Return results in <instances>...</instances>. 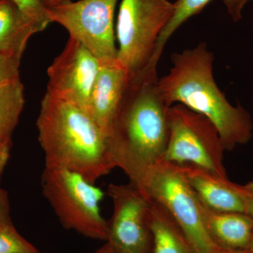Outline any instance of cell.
Returning <instances> with one entry per match:
<instances>
[{"label":"cell","mask_w":253,"mask_h":253,"mask_svg":"<svg viewBox=\"0 0 253 253\" xmlns=\"http://www.w3.org/2000/svg\"><path fill=\"white\" fill-rule=\"evenodd\" d=\"M174 11L169 0H122L118 11L117 61L129 77L149 66L158 38Z\"/></svg>","instance_id":"6"},{"label":"cell","mask_w":253,"mask_h":253,"mask_svg":"<svg viewBox=\"0 0 253 253\" xmlns=\"http://www.w3.org/2000/svg\"><path fill=\"white\" fill-rule=\"evenodd\" d=\"M167 116L169 137L163 159L179 166L191 164L227 177L223 162L225 149L214 124L179 104L168 108Z\"/></svg>","instance_id":"7"},{"label":"cell","mask_w":253,"mask_h":253,"mask_svg":"<svg viewBox=\"0 0 253 253\" xmlns=\"http://www.w3.org/2000/svg\"><path fill=\"white\" fill-rule=\"evenodd\" d=\"M10 154H4L0 151V181H1V175L4 172L5 166L9 160Z\"/></svg>","instance_id":"23"},{"label":"cell","mask_w":253,"mask_h":253,"mask_svg":"<svg viewBox=\"0 0 253 253\" xmlns=\"http://www.w3.org/2000/svg\"><path fill=\"white\" fill-rule=\"evenodd\" d=\"M181 166L201 204L218 212L245 213L238 184L191 164Z\"/></svg>","instance_id":"12"},{"label":"cell","mask_w":253,"mask_h":253,"mask_svg":"<svg viewBox=\"0 0 253 253\" xmlns=\"http://www.w3.org/2000/svg\"><path fill=\"white\" fill-rule=\"evenodd\" d=\"M94 253H116L113 251L112 247L109 243L106 242V244L103 246L102 247L100 248L97 251H96Z\"/></svg>","instance_id":"24"},{"label":"cell","mask_w":253,"mask_h":253,"mask_svg":"<svg viewBox=\"0 0 253 253\" xmlns=\"http://www.w3.org/2000/svg\"><path fill=\"white\" fill-rule=\"evenodd\" d=\"M250 252L253 253V235L252 237V240H251V244H250L249 249L248 250Z\"/></svg>","instance_id":"27"},{"label":"cell","mask_w":253,"mask_h":253,"mask_svg":"<svg viewBox=\"0 0 253 253\" xmlns=\"http://www.w3.org/2000/svg\"><path fill=\"white\" fill-rule=\"evenodd\" d=\"M129 81V73L117 60L101 63L86 112L109 136L112 133L113 122Z\"/></svg>","instance_id":"11"},{"label":"cell","mask_w":253,"mask_h":253,"mask_svg":"<svg viewBox=\"0 0 253 253\" xmlns=\"http://www.w3.org/2000/svg\"><path fill=\"white\" fill-rule=\"evenodd\" d=\"M101 66V61L87 48L70 38L48 68L46 92L74 103L86 112Z\"/></svg>","instance_id":"10"},{"label":"cell","mask_w":253,"mask_h":253,"mask_svg":"<svg viewBox=\"0 0 253 253\" xmlns=\"http://www.w3.org/2000/svg\"><path fill=\"white\" fill-rule=\"evenodd\" d=\"M42 1L47 7H50V6H54V5L63 2L66 0H42Z\"/></svg>","instance_id":"25"},{"label":"cell","mask_w":253,"mask_h":253,"mask_svg":"<svg viewBox=\"0 0 253 253\" xmlns=\"http://www.w3.org/2000/svg\"><path fill=\"white\" fill-rule=\"evenodd\" d=\"M240 194L242 196L245 206V213L253 219V181L240 185L238 184Z\"/></svg>","instance_id":"21"},{"label":"cell","mask_w":253,"mask_h":253,"mask_svg":"<svg viewBox=\"0 0 253 253\" xmlns=\"http://www.w3.org/2000/svg\"><path fill=\"white\" fill-rule=\"evenodd\" d=\"M0 253H40L25 239L11 221L0 224Z\"/></svg>","instance_id":"18"},{"label":"cell","mask_w":253,"mask_h":253,"mask_svg":"<svg viewBox=\"0 0 253 253\" xmlns=\"http://www.w3.org/2000/svg\"><path fill=\"white\" fill-rule=\"evenodd\" d=\"M118 0H79L47 7L50 21L66 28L70 38L87 48L101 63L117 60L114 14Z\"/></svg>","instance_id":"8"},{"label":"cell","mask_w":253,"mask_h":253,"mask_svg":"<svg viewBox=\"0 0 253 253\" xmlns=\"http://www.w3.org/2000/svg\"><path fill=\"white\" fill-rule=\"evenodd\" d=\"M21 59L0 52V84L19 78Z\"/></svg>","instance_id":"20"},{"label":"cell","mask_w":253,"mask_h":253,"mask_svg":"<svg viewBox=\"0 0 253 253\" xmlns=\"http://www.w3.org/2000/svg\"><path fill=\"white\" fill-rule=\"evenodd\" d=\"M205 226L219 249L248 251L253 235V219L244 212H218L201 204Z\"/></svg>","instance_id":"13"},{"label":"cell","mask_w":253,"mask_h":253,"mask_svg":"<svg viewBox=\"0 0 253 253\" xmlns=\"http://www.w3.org/2000/svg\"><path fill=\"white\" fill-rule=\"evenodd\" d=\"M40 32L11 0H0V52L21 59L30 38Z\"/></svg>","instance_id":"14"},{"label":"cell","mask_w":253,"mask_h":253,"mask_svg":"<svg viewBox=\"0 0 253 253\" xmlns=\"http://www.w3.org/2000/svg\"><path fill=\"white\" fill-rule=\"evenodd\" d=\"M158 80L154 68L129 77L110 136L116 168L163 158L169 137V107L158 91Z\"/></svg>","instance_id":"3"},{"label":"cell","mask_w":253,"mask_h":253,"mask_svg":"<svg viewBox=\"0 0 253 253\" xmlns=\"http://www.w3.org/2000/svg\"><path fill=\"white\" fill-rule=\"evenodd\" d=\"M26 17L34 23L40 31H44L51 23L47 15V6L42 0H11Z\"/></svg>","instance_id":"19"},{"label":"cell","mask_w":253,"mask_h":253,"mask_svg":"<svg viewBox=\"0 0 253 253\" xmlns=\"http://www.w3.org/2000/svg\"><path fill=\"white\" fill-rule=\"evenodd\" d=\"M37 127L44 167L72 171L92 184L116 168L110 136L77 104L46 92Z\"/></svg>","instance_id":"2"},{"label":"cell","mask_w":253,"mask_h":253,"mask_svg":"<svg viewBox=\"0 0 253 253\" xmlns=\"http://www.w3.org/2000/svg\"><path fill=\"white\" fill-rule=\"evenodd\" d=\"M106 195L113 203L107 242L116 253H149L151 239L149 225L150 200L129 182L111 183Z\"/></svg>","instance_id":"9"},{"label":"cell","mask_w":253,"mask_h":253,"mask_svg":"<svg viewBox=\"0 0 253 253\" xmlns=\"http://www.w3.org/2000/svg\"><path fill=\"white\" fill-rule=\"evenodd\" d=\"M214 60L205 42L174 53L172 68L158 80V89L168 107L181 104L209 119L224 149L230 151L251 141L253 123L249 113L240 104L232 106L218 87L213 75Z\"/></svg>","instance_id":"1"},{"label":"cell","mask_w":253,"mask_h":253,"mask_svg":"<svg viewBox=\"0 0 253 253\" xmlns=\"http://www.w3.org/2000/svg\"><path fill=\"white\" fill-rule=\"evenodd\" d=\"M218 253H253L249 251H226V250H220Z\"/></svg>","instance_id":"26"},{"label":"cell","mask_w":253,"mask_h":253,"mask_svg":"<svg viewBox=\"0 0 253 253\" xmlns=\"http://www.w3.org/2000/svg\"><path fill=\"white\" fill-rule=\"evenodd\" d=\"M149 225L152 253H194L184 231L172 214L151 200Z\"/></svg>","instance_id":"15"},{"label":"cell","mask_w":253,"mask_h":253,"mask_svg":"<svg viewBox=\"0 0 253 253\" xmlns=\"http://www.w3.org/2000/svg\"><path fill=\"white\" fill-rule=\"evenodd\" d=\"M120 169L148 199L172 214L194 253L220 251L205 226L201 201L190 185L182 166L161 158L154 162L123 165Z\"/></svg>","instance_id":"4"},{"label":"cell","mask_w":253,"mask_h":253,"mask_svg":"<svg viewBox=\"0 0 253 253\" xmlns=\"http://www.w3.org/2000/svg\"><path fill=\"white\" fill-rule=\"evenodd\" d=\"M10 204L7 193L0 188V224L10 222Z\"/></svg>","instance_id":"22"},{"label":"cell","mask_w":253,"mask_h":253,"mask_svg":"<svg viewBox=\"0 0 253 253\" xmlns=\"http://www.w3.org/2000/svg\"><path fill=\"white\" fill-rule=\"evenodd\" d=\"M24 87L20 78L0 84V151L10 154L11 136L24 106Z\"/></svg>","instance_id":"17"},{"label":"cell","mask_w":253,"mask_h":253,"mask_svg":"<svg viewBox=\"0 0 253 253\" xmlns=\"http://www.w3.org/2000/svg\"><path fill=\"white\" fill-rule=\"evenodd\" d=\"M42 194L61 224L89 239L107 241L109 221L99 204L104 197L100 188L81 174L63 168L44 167Z\"/></svg>","instance_id":"5"},{"label":"cell","mask_w":253,"mask_h":253,"mask_svg":"<svg viewBox=\"0 0 253 253\" xmlns=\"http://www.w3.org/2000/svg\"><path fill=\"white\" fill-rule=\"evenodd\" d=\"M212 0H176L174 11L167 26L163 29L158 38L154 54L149 63V66L157 67L160 58L168 41L172 35L190 18L199 14ZM253 0H223L229 16L234 22H238L242 18L244 6Z\"/></svg>","instance_id":"16"}]
</instances>
